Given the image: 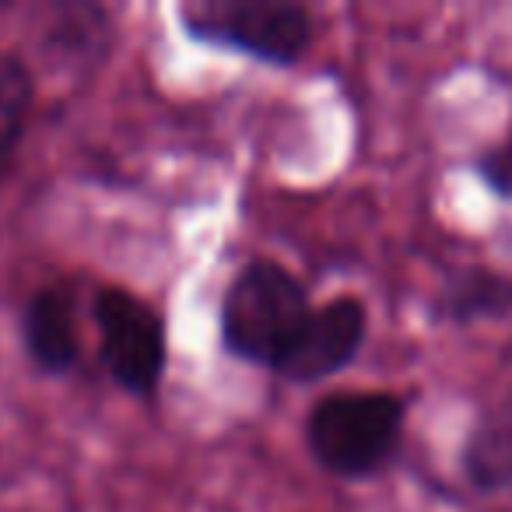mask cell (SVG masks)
I'll return each mask as SVG.
<instances>
[{"label": "cell", "mask_w": 512, "mask_h": 512, "mask_svg": "<svg viewBox=\"0 0 512 512\" xmlns=\"http://www.w3.org/2000/svg\"><path fill=\"white\" fill-rule=\"evenodd\" d=\"M32 109V74L18 57H0V172L8 169Z\"/></svg>", "instance_id": "obj_9"}, {"label": "cell", "mask_w": 512, "mask_h": 512, "mask_svg": "<svg viewBox=\"0 0 512 512\" xmlns=\"http://www.w3.org/2000/svg\"><path fill=\"white\" fill-rule=\"evenodd\" d=\"M432 316L449 327L505 320L512 316V274L484 264L460 267L442 281L439 295L432 299Z\"/></svg>", "instance_id": "obj_7"}, {"label": "cell", "mask_w": 512, "mask_h": 512, "mask_svg": "<svg viewBox=\"0 0 512 512\" xmlns=\"http://www.w3.org/2000/svg\"><path fill=\"white\" fill-rule=\"evenodd\" d=\"M463 470L481 491L512 488V397L495 404L474 425L463 449Z\"/></svg>", "instance_id": "obj_8"}, {"label": "cell", "mask_w": 512, "mask_h": 512, "mask_svg": "<svg viewBox=\"0 0 512 512\" xmlns=\"http://www.w3.org/2000/svg\"><path fill=\"white\" fill-rule=\"evenodd\" d=\"M186 36L218 50L292 67L316 39V18L295 0H197L179 8Z\"/></svg>", "instance_id": "obj_3"}, {"label": "cell", "mask_w": 512, "mask_h": 512, "mask_svg": "<svg viewBox=\"0 0 512 512\" xmlns=\"http://www.w3.org/2000/svg\"><path fill=\"white\" fill-rule=\"evenodd\" d=\"M365 337H369V309L358 295H334L313 309L306 327L292 341L274 372L288 383H320L337 372H344L362 351Z\"/></svg>", "instance_id": "obj_5"}, {"label": "cell", "mask_w": 512, "mask_h": 512, "mask_svg": "<svg viewBox=\"0 0 512 512\" xmlns=\"http://www.w3.org/2000/svg\"><path fill=\"white\" fill-rule=\"evenodd\" d=\"M22 337L32 365L46 376H67L81 358L78 306L67 285H46L25 302Z\"/></svg>", "instance_id": "obj_6"}, {"label": "cell", "mask_w": 512, "mask_h": 512, "mask_svg": "<svg viewBox=\"0 0 512 512\" xmlns=\"http://www.w3.org/2000/svg\"><path fill=\"white\" fill-rule=\"evenodd\" d=\"M99 358L113 383L130 397H155L169 365L165 316L127 288L102 285L92 299Z\"/></svg>", "instance_id": "obj_4"}, {"label": "cell", "mask_w": 512, "mask_h": 512, "mask_svg": "<svg viewBox=\"0 0 512 512\" xmlns=\"http://www.w3.org/2000/svg\"><path fill=\"white\" fill-rule=\"evenodd\" d=\"M313 302L285 264L256 256L239 267L221 299V344L232 358L274 369L306 327Z\"/></svg>", "instance_id": "obj_1"}, {"label": "cell", "mask_w": 512, "mask_h": 512, "mask_svg": "<svg viewBox=\"0 0 512 512\" xmlns=\"http://www.w3.org/2000/svg\"><path fill=\"white\" fill-rule=\"evenodd\" d=\"M407 400L390 390H341L316 400L306 418L313 460L341 481H365L397 456Z\"/></svg>", "instance_id": "obj_2"}, {"label": "cell", "mask_w": 512, "mask_h": 512, "mask_svg": "<svg viewBox=\"0 0 512 512\" xmlns=\"http://www.w3.org/2000/svg\"><path fill=\"white\" fill-rule=\"evenodd\" d=\"M477 176L484 179V186L491 193H498L502 200H512V137L477 158Z\"/></svg>", "instance_id": "obj_10"}]
</instances>
